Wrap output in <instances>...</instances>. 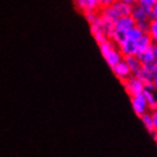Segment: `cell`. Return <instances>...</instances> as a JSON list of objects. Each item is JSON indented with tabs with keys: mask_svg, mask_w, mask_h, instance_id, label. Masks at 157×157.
Returning a JSON list of instances; mask_svg holds the SVG:
<instances>
[{
	"mask_svg": "<svg viewBox=\"0 0 157 157\" xmlns=\"http://www.w3.org/2000/svg\"><path fill=\"white\" fill-rule=\"evenodd\" d=\"M110 8H112L113 13L115 14V16L117 18H120V17L131 16L133 6L128 4L126 0H114L113 4L110 5Z\"/></svg>",
	"mask_w": 157,
	"mask_h": 157,
	"instance_id": "277c9868",
	"label": "cell"
},
{
	"mask_svg": "<svg viewBox=\"0 0 157 157\" xmlns=\"http://www.w3.org/2000/svg\"><path fill=\"white\" fill-rule=\"evenodd\" d=\"M153 46H154V43H153V41H151V39H150L149 36H148L147 33H145V34L140 38V40L137 42V49H138L137 55H139V54H141V52H145V51L151 49Z\"/></svg>",
	"mask_w": 157,
	"mask_h": 157,
	"instance_id": "7c38bea8",
	"label": "cell"
},
{
	"mask_svg": "<svg viewBox=\"0 0 157 157\" xmlns=\"http://www.w3.org/2000/svg\"><path fill=\"white\" fill-rule=\"evenodd\" d=\"M153 83H154V86H155V88H157V72H155V73H154V81H153Z\"/></svg>",
	"mask_w": 157,
	"mask_h": 157,
	"instance_id": "cb8c5ba5",
	"label": "cell"
},
{
	"mask_svg": "<svg viewBox=\"0 0 157 157\" xmlns=\"http://www.w3.org/2000/svg\"><path fill=\"white\" fill-rule=\"evenodd\" d=\"M151 50H153L154 56H155V58H156V60H157V44H154L153 48H151Z\"/></svg>",
	"mask_w": 157,
	"mask_h": 157,
	"instance_id": "603a6c76",
	"label": "cell"
},
{
	"mask_svg": "<svg viewBox=\"0 0 157 157\" xmlns=\"http://www.w3.org/2000/svg\"><path fill=\"white\" fill-rule=\"evenodd\" d=\"M131 17L134 20L136 24L142 23V22H149L150 21V14L148 12H146L145 9L140 7L138 4H136V6L132 8Z\"/></svg>",
	"mask_w": 157,
	"mask_h": 157,
	"instance_id": "8fae6325",
	"label": "cell"
},
{
	"mask_svg": "<svg viewBox=\"0 0 157 157\" xmlns=\"http://www.w3.org/2000/svg\"><path fill=\"white\" fill-rule=\"evenodd\" d=\"M145 33L140 30V29H138L137 26H134V28H132L130 31L126 32V40H129V41H132V42H136L137 43L139 40H140V38H141L142 36H144Z\"/></svg>",
	"mask_w": 157,
	"mask_h": 157,
	"instance_id": "9a60e30c",
	"label": "cell"
},
{
	"mask_svg": "<svg viewBox=\"0 0 157 157\" xmlns=\"http://www.w3.org/2000/svg\"><path fill=\"white\" fill-rule=\"evenodd\" d=\"M84 17H86V22L89 23V25H91V24L96 23L98 20V13H90V14L84 15Z\"/></svg>",
	"mask_w": 157,
	"mask_h": 157,
	"instance_id": "ffe728a7",
	"label": "cell"
},
{
	"mask_svg": "<svg viewBox=\"0 0 157 157\" xmlns=\"http://www.w3.org/2000/svg\"><path fill=\"white\" fill-rule=\"evenodd\" d=\"M137 57L139 58V60H140V63H141L142 66H145V65H147V64L151 63L153 60H155V56H154V52L151 49L145 51V52L139 54V55H137Z\"/></svg>",
	"mask_w": 157,
	"mask_h": 157,
	"instance_id": "e0dca14e",
	"label": "cell"
},
{
	"mask_svg": "<svg viewBox=\"0 0 157 157\" xmlns=\"http://www.w3.org/2000/svg\"><path fill=\"white\" fill-rule=\"evenodd\" d=\"M112 71H113L114 75L118 78V80H120V81H121V82L128 80L130 76H132L131 71L129 70V67H128V65L125 64L124 60H122L121 63H118L116 66L113 67V68H112Z\"/></svg>",
	"mask_w": 157,
	"mask_h": 157,
	"instance_id": "30bf717a",
	"label": "cell"
},
{
	"mask_svg": "<svg viewBox=\"0 0 157 157\" xmlns=\"http://www.w3.org/2000/svg\"><path fill=\"white\" fill-rule=\"evenodd\" d=\"M147 34L149 36L154 44H157V21H150Z\"/></svg>",
	"mask_w": 157,
	"mask_h": 157,
	"instance_id": "ac0fdd59",
	"label": "cell"
},
{
	"mask_svg": "<svg viewBox=\"0 0 157 157\" xmlns=\"http://www.w3.org/2000/svg\"><path fill=\"white\" fill-rule=\"evenodd\" d=\"M153 136H154V139H155V141L157 142V131H155V132H154Z\"/></svg>",
	"mask_w": 157,
	"mask_h": 157,
	"instance_id": "d4e9b609",
	"label": "cell"
},
{
	"mask_svg": "<svg viewBox=\"0 0 157 157\" xmlns=\"http://www.w3.org/2000/svg\"><path fill=\"white\" fill-rule=\"evenodd\" d=\"M122 84H123V88L126 91V94L130 96V98L134 97V96H138V94H142L146 89L145 84L133 75L130 76L125 81H123Z\"/></svg>",
	"mask_w": 157,
	"mask_h": 157,
	"instance_id": "7a4b0ae2",
	"label": "cell"
},
{
	"mask_svg": "<svg viewBox=\"0 0 157 157\" xmlns=\"http://www.w3.org/2000/svg\"><path fill=\"white\" fill-rule=\"evenodd\" d=\"M133 76H136L138 80H140V81L145 84L146 89H151V90H155V89H156L155 86H154V83H153L154 73L147 71V70L144 68V67H141V68H140L136 74H133Z\"/></svg>",
	"mask_w": 157,
	"mask_h": 157,
	"instance_id": "8992f818",
	"label": "cell"
},
{
	"mask_svg": "<svg viewBox=\"0 0 157 157\" xmlns=\"http://www.w3.org/2000/svg\"><path fill=\"white\" fill-rule=\"evenodd\" d=\"M144 97L147 100V104H148V107H149V110H155L157 109V92L156 89L155 90H151V89H145L144 91Z\"/></svg>",
	"mask_w": 157,
	"mask_h": 157,
	"instance_id": "4fadbf2b",
	"label": "cell"
},
{
	"mask_svg": "<svg viewBox=\"0 0 157 157\" xmlns=\"http://www.w3.org/2000/svg\"><path fill=\"white\" fill-rule=\"evenodd\" d=\"M134 26H136V22H134L133 18L131 16H126V17H120L116 20L114 24V30L126 33Z\"/></svg>",
	"mask_w": 157,
	"mask_h": 157,
	"instance_id": "9c48e42d",
	"label": "cell"
},
{
	"mask_svg": "<svg viewBox=\"0 0 157 157\" xmlns=\"http://www.w3.org/2000/svg\"><path fill=\"white\" fill-rule=\"evenodd\" d=\"M155 2H156V0H137V4L141 8H144L146 12L149 13V14L151 12V8L155 5Z\"/></svg>",
	"mask_w": 157,
	"mask_h": 157,
	"instance_id": "d6986e66",
	"label": "cell"
},
{
	"mask_svg": "<svg viewBox=\"0 0 157 157\" xmlns=\"http://www.w3.org/2000/svg\"><path fill=\"white\" fill-rule=\"evenodd\" d=\"M124 62H125V64L128 65V67H129V70L131 71V74L132 75L136 74V73L142 67L141 63H140V60H139V58H138L137 56L126 57V58H124Z\"/></svg>",
	"mask_w": 157,
	"mask_h": 157,
	"instance_id": "5bb4252c",
	"label": "cell"
},
{
	"mask_svg": "<svg viewBox=\"0 0 157 157\" xmlns=\"http://www.w3.org/2000/svg\"><path fill=\"white\" fill-rule=\"evenodd\" d=\"M118 50L121 52V55L123 56V58L126 57H131V56H137L138 49H137V43L129 41V40H124L121 44L117 46Z\"/></svg>",
	"mask_w": 157,
	"mask_h": 157,
	"instance_id": "ba28073f",
	"label": "cell"
},
{
	"mask_svg": "<svg viewBox=\"0 0 157 157\" xmlns=\"http://www.w3.org/2000/svg\"><path fill=\"white\" fill-rule=\"evenodd\" d=\"M150 21H157V0L150 12Z\"/></svg>",
	"mask_w": 157,
	"mask_h": 157,
	"instance_id": "44dd1931",
	"label": "cell"
},
{
	"mask_svg": "<svg viewBox=\"0 0 157 157\" xmlns=\"http://www.w3.org/2000/svg\"><path fill=\"white\" fill-rule=\"evenodd\" d=\"M75 8L83 15L90 14V13H99L101 9L100 0H76L74 1Z\"/></svg>",
	"mask_w": 157,
	"mask_h": 157,
	"instance_id": "3957f363",
	"label": "cell"
},
{
	"mask_svg": "<svg viewBox=\"0 0 157 157\" xmlns=\"http://www.w3.org/2000/svg\"><path fill=\"white\" fill-rule=\"evenodd\" d=\"M140 121L144 124L145 129L149 132V133L154 134L155 132V129H154V124H153V120H151V115H150V112L144 114L142 116H140Z\"/></svg>",
	"mask_w": 157,
	"mask_h": 157,
	"instance_id": "2e32d148",
	"label": "cell"
},
{
	"mask_svg": "<svg viewBox=\"0 0 157 157\" xmlns=\"http://www.w3.org/2000/svg\"><path fill=\"white\" fill-rule=\"evenodd\" d=\"M89 26H90L91 36H92L94 41L98 43V44H100V43L105 42L106 40H108V36H107L106 32L104 31V29H102L101 26H100V24H99V15H98L97 22L89 25Z\"/></svg>",
	"mask_w": 157,
	"mask_h": 157,
	"instance_id": "52a82bcc",
	"label": "cell"
},
{
	"mask_svg": "<svg viewBox=\"0 0 157 157\" xmlns=\"http://www.w3.org/2000/svg\"><path fill=\"white\" fill-rule=\"evenodd\" d=\"M130 101H131V106H132V109L136 113L137 116H142L144 114L150 112L149 107H148V104H147V100L144 97V94H138V96H134V97H131L130 98Z\"/></svg>",
	"mask_w": 157,
	"mask_h": 157,
	"instance_id": "5b68a950",
	"label": "cell"
},
{
	"mask_svg": "<svg viewBox=\"0 0 157 157\" xmlns=\"http://www.w3.org/2000/svg\"><path fill=\"white\" fill-rule=\"evenodd\" d=\"M150 115H151V120H153L154 129H155V131H157V109L151 110Z\"/></svg>",
	"mask_w": 157,
	"mask_h": 157,
	"instance_id": "7402d4cb",
	"label": "cell"
},
{
	"mask_svg": "<svg viewBox=\"0 0 157 157\" xmlns=\"http://www.w3.org/2000/svg\"><path fill=\"white\" fill-rule=\"evenodd\" d=\"M98 46L100 54H101V56L105 59V62H106L107 65L110 68L115 67L118 63H121L122 60H124L123 56L121 55V52L118 50V48L109 39L106 40L105 42L98 44Z\"/></svg>",
	"mask_w": 157,
	"mask_h": 157,
	"instance_id": "6da1fadb",
	"label": "cell"
}]
</instances>
